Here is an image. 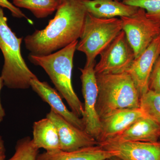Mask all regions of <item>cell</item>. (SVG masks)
<instances>
[{"mask_svg":"<svg viewBox=\"0 0 160 160\" xmlns=\"http://www.w3.org/2000/svg\"><path fill=\"white\" fill-rule=\"evenodd\" d=\"M58 1V3L59 4V6L61 4H62V3L65 2H66L67 0H57Z\"/></svg>","mask_w":160,"mask_h":160,"instance_id":"26","label":"cell"},{"mask_svg":"<svg viewBox=\"0 0 160 160\" xmlns=\"http://www.w3.org/2000/svg\"><path fill=\"white\" fill-rule=\"evenodd\" d=\"M126 5L145 9L146 15L160 25V0H122Z\"/></svg>","mask_w":160,"mask_h":160,"instance_id":"21","label":"cell"},{"mask_svg":"<svg viewBox=\"0 0 160 160\" xmlns=\"http://www.w3.org/2000/svg\"><path fill=\"white\" fill-rule=\"evenodd\" d=\"M78 40L58 51L44 56L29 55V60L41 66L49 76L56 89L64 98L71 111L80 118L84 114V106L75 92L72 75L75 52Z\"/></svg>","mask_w":160,"mask_h":160,"instance_id":"2","label":"cell"},{"mask_svg":"<svg viewBox=\"0 0 160 160\" xmlns=\"http://www.w3.org/2000/svg\"><path fill=\"white\" fill-rule=\"evenodd\" d=\"M6 149L5 142L2 137L0 134V160H5L6 157Z\"/></svg>","mask_w":160,"mask_h":160,"instance_id":"25","label":"cell"},{"mask_svg":"<svg viewBox=\"0 0 160 160\" xmlns=\"http://www.w3.org/2000/svg\"></svg>","mask_w":160,"mask_h":160,"instance_id":"30","label":"cell"},{"mask_svg":"<svg viewBox=\"0 0 160 160\" xmlns=\"http://www.w3.org/2000/svg\"><path fill=\"white\" fill-rule=\"evenodd\" d=\"M110 160H122L121 159L119 158H118L117 157H113L109 159Z\"/></svg>","mask_w":160,"mask_h":160,"instance_id":"27","label":"cell"},{"mask_svg":"<svg viewBox=\"0 0 160 160\" xmlns=\"http://www.w3.org/2000/svg\"><path fill=\"white\" fill-rule=\"evenodd\" d=\"M46 117L51 120L56 127L62 151H74L98 145L97 141L85 130L72 125L52 110L47 113Z\"/></svg>","mask_w":160,"mask_h":160,"instance_id":"9","label":"cell"},{"mask_svg":"<svg viewBox=\"0 0 160 160\" xmlns=\"http://www.w3.org/2000/svg\"><path fill=\"white\" fill-rule=\"evenodd\" d=\"M0 7L8 9L11 12L12 16L15 18H25L27 20H29V18H28L26 15L20 10L19 8L15 6L8 0H0Z\"/></svg>","mask_w":160,"mask_h":160,"instance_id":"23","label":"cell"},{"mask_svg":"<svg viewBox=\"0 0 160 160\" xmlns=\"http://www.w3.org/2000/svg\"><path fill=\"white\" fill-rule=\"evenodd\" d=\"M4 86V82L1 76H0V93H1V90ZM6 116V112L5 109L3 108L2 102H1V97H0V123L3 122L4 118Z\"/></svg>","mask_w":160,"mask_h":160,"instance_id":"24","label":"cell"},{"mask_svg":"<svg viewBox=\"0 0 160 160\" xmlns=\"http://www.w3.org/2000/svg\"><path fill=\"white\" fill-rule=\"evenodd\" d=\"M144 116H146L139 108L121 109L102 118L98 143L111 139Z\"/></svg>","mask_w":160,"mask_h":160,"instance_id":"12","label":"cell"},{"mask_svg":"<svg viewBox=\"0 0 160 160\" xmlns=\"http://www.w3.org/2000/svg\"><path fill=\"white\" fill-rule=\"evenodd\" d=\"M30 86L32 90L42 99L49 104L51 110L73 126L82 130L85 129L82 118L67 109L58 92L49 86L48 83L41 82L37 78L31 80Z\"/></svg>","mask_w":160,"mask_h":160,"instance_id":"13","label":"cell"},{"mask_svg":"<svg viewBox=\"0 0 160 160\" xmlns=\"http://www.w3.org/2000/svg\"><path fill=\"white\" fill-rule=\"evenodd\" d=\"M118 1H122V0H118Z\"/></svg>","mask_w":160,"mask_h":160,"instance_id":"29","label":"cell"},{"mask_svg":"<svg viewBox=\"0 0 160 160\" xmlns=\"http://www.w3.org/2000/svg\"><path fill=\"white\" fill-rule=\"evenodd\" d=\"M122 30L129 45L134 51L135 58L140 55L160 34V25L147 17L146 11L138 8L134 14L120 18Z\"/></svg>","mask_w":160,"mask_h":160,"instance_id":"6","label":"cell"},{"mask_svg":"<svg viewBox=\"0 0 160 160\" xmlns=\"http://www.w3.org/2000/svg\"><path fill=\"white\" fill-rule=\"evenodd\" d=\"M160 53V34L140 55L135 58L126 71L134 81L140 97L149 90V77Z\"/></svg>","mask_w":160,"mask_h":160,"instance_id":"10","label":"cell"},{"mask_svg":"<svg viewBox=\"0 0 160 160\" xmlns=\"http://www.w3.org/2000/svg\"><path fill=\"white\" fill-rule=\"evenodd\" d=\"M96 75L98 86L96 108L100 119L118 110L140 108L139 93L129 73Z\"/></svg>","mask_w":160,"mask_h":160,"instance_id":"3","label":"cell"},{"mask_svg":"<svg viewBox=\"0 0 160 160\" xmlns=\"http://www.w3.org/2000/svg\"><path fill=\"white\" fill-rule=\"evenodd\" d=\"M140 108L146 117L160 126V93L149 89L140 98Z\"/></svg>","mask_w":160,"mask_h":160,"instance_id":"19","label":"cell"},{"mask_svg":"<svg viewBox=\"0 0 160 160\" xmlns=\"http://www.w3.org/2000/svg\"><path fill=\"white\" fill-rule=\"evenodd\" d=\"M95 62L80 68L82 92L84 99V114L82 120L85 130L97 141L101 131V119L96 111L98 86L95 72Z\"/></svg>","mask_w":160,"mask_h":160,"instance_id":"8","label":"cell"},{"mask_svg":"<svg viewBox=\"0 0 160 160\" xmlns=\"http://www.w3.org/2000/svg\"><path fill=\"white\" fill-rule=\"evenodd\" d=\"M117 155V152L107 150L98 145L72 151H46L39 153L37 160H105Z\"/></svg>","mask_w":160,"mask_h":160,"instance_id":"15","label":"cell"},{"mask_svg":"<svg viewBox=\"0 0 160 160\" xmlns=\"http://www.w3.org/2000/svg\"><path fill=\"white\" fill-rule=\"evenodd\" d=\"M148 86L149 90L160 93V53L152 70Z\"/></svg>","mask_w":160,"mask_h":160,"instance_id":"22","label":"cell"},{"mask_svg":"<svg viewBox=\"0 0 160 160\" xmlns=\"http://www.w3.org/2000/svg\"><path fill=\"white\" fill-rule=\"evenodd\" d=\"M87 13L82 0H67L58 6L45 29L36 30L25 38L26 49L30 55L44 56L78 41Z\"/></svg>","mask_w":160,"mask_h":160,"instance_id":"1","label":"cell"},{"mask_svg":"<svg viewBox=\"0 0 160 160\" xmlns=\"http://www.w3.org/2000/svg\"><path fill=\"white\" fill-rule=\"evenodd\" d=\"M39 152L32 139L26 137L18 141L14 154L8 160H37Z\"/></svg>","mask_w":160,"mask_h":160,"instance_id":"20","label":"cell"},{"mask_svg":"<svg viewBox=\"0 0 160 160\" xmlns=\"http://www.w3.org/2000/svg\"><path fill=\"white\" fill-rule=\"evenodd\" d=\"M82 2L87 12L98 18L131 16L138 9L118 0H82Z\"/></svg>","mask_w":160,"mask_h":160,"instance_id":"16","label":"cell"},{"mask_svg":"<svg viewBox=\"0 0 160 160\" xmlns=\"http://www.w3.org/2000/svg\"><path fill=\"white\" fill-rule=\"evenodd\" d=\"M122 30L120 18H98L87 12L76 49L86 55V65L95 62L97 57Z\"/></svg>","mask_w":160,"mask_h":160,"instance_id":"5","label":"cell"},{"mask_svg":"<svg viewBox=\"0 0 160 160\" xmlns=\"http://www.w3.org/2000/svg\"><path fill=\"white\" fill-rule=\"evenodd\" d=\"M109 160V159H106V160Z\"/></svg>","mask_w":160,"mask_h":160,"instance_id":"28","label":"cell"},{"mask_svg":"<svg viewBox=\"0 0 160 160\" xmlns=\"http://www.w3.org/2000/svg\"><path fill=\"white\" fill-rule=\"evenodd\" d=\"M98 145L117 152V157L122 160H160V140L155 142H105Z\"/></svg>","mask_w":160,"mask_h":160,"instance_id":"11","label":"cell"},{"mask_svg":"<svg viewBox=\"0 0 160 160\" xmlns=\"http://www.w3.org/2000/svg\"><path fill=\"white\" fill-rule=\"evenodd\" d=\"M160 139V125L151 119L144 116L132 123L120 134L106 142L116 143L127 142H155L159 141Z\"/></svg>","mask_w":160,"mask_h":160,"instance_id":"14","label":"cell"},{"mask_svg":"<svg viewBox=\"0 0 160 160\" xmlns=\"http://www.w3.org/2000/svg\"><path fill=\"white\" fill-rule=\"evenodd\" d=\"M18 8L29 9L38 18H44L57 10L59 4L57 0H12Z\"/></svg>","mask_w":160,"mask_h":160,"instance_id":"18","label":"cell"},{"mask_svg":"<svg viewBox=\"0 0 160 160\" xmlns=\"http://www.w3.org/2000/svg\"><path fill=\"white\" fill-rule=\"evenodd\" d=\"M22 41V38L17 37L8 26L7 18L0 7V49L4 59L1 76L4 86L9 89H29L31 80L37 78L23 59Z\"/></svg>","mask_w":160,"mask_h":160,"instance_id":"4","label":"cell"},{"mask_svg":"<svg viewBox=\"0 0 160 160\" xmlns=\"http://www.w3.org/2000/svg\"><path fill=\"white\" fill-rule=\"evenodd\" d=\"M32 135L33 142L38 149L42 148L47 152L61 150L57 129L48 118L34 122Z\"/></svg>","mask_w":160,"mask_h":160,"instance_id":"17","label":"cell"},{"mask_svg":"<svg viewBox=\"0 0 160 160\" xmlns=\"http://www.w3.org/2000/svg\"><path fill=\"white\" fill-rule=\"evenodd\" d=\"M94 67L96 74H116L126 72L134 60V51L125 32L122 30L104 49Z\"/></svg>","mask_w":160,"mask_h":160,"instance_id":"7","label":"cell"}]
</instances>
